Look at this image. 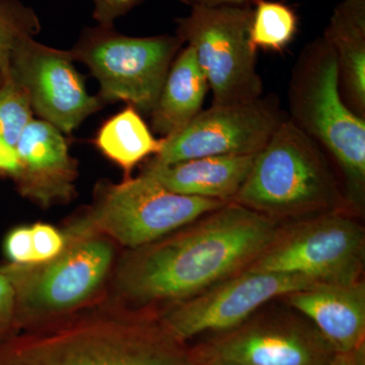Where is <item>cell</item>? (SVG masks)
Segmentation results:
<instances>
[{
    "label": "cell",
    "mask_w": 365,
    "mask_h": 365,
    "mask_svg": "<svg viewBox=\"0 0 365 365\" xmlns=\"http://www.w3.org/2000/svg\"><path fill=\"white\" fill-rule=\"evenodd\" d=\"M279 230L277 220L241 204L225 203L133 250L118 270V292L138 306L188 299L246 270Z\"/></svg>",
    "instance_id": "6da1fadb"
},
{
    "label": "cell",
    "mask_w": 365,
    "mask_h": 365,
    "mask_svg": "<svg viewBox=\"0 0 365 365\" xmlns=\"http://www.w3.org/2000/svg\"><path fill=\"white\" fill-rule=\"evenodd\" d=\"M0 365H194L160 316L109 307L21 329L0 341Z\"/></svg>",
    "instance_id": "7a4b0ae2"
},
{
    "label": "cell",
    "mask_w": 365,
    "mask_h": 365,
    "mask_svg": "<svg viewBox=\"0 0 365 365\" xmlns=\"http://www.w3.org/2000/svg\"><path fill=\"white\" fill-rule=\"evenodd\" d=\"M292 122L327 150L343 177L347 206L365 204V119L346 104L335 51L325 38L309 43L288 88Z\"/></svg>",
    "instance_id": "3957f363"
},
{
    "label": "cell",
    "mask_w": 365,
    "mask_h": 365,
    "mask_svg": "<svg viewBox=\"0 0 365 365\" xmlns=\"http://www.w3.org/2000/svg\"><path fill=\"white\" fill-rule=\"evenodd\" d=\"M232 202L277 222L347 206L321 146L290 119L279 125L257 153Z\"/></svg>",
    "instance_id": "277c9868"
},
{
    "label": "cell",
    "mask_w": 365,
    "mask_h": 365,
    "mask_svg": "<svg viewBox=\"0 0 365 365\" xmlns=\"http://www.w3.org/2000/svg\"><path fill=\"white\" fill-rule=\"evenodd\" d=\"M67 245L46 263L1 266L16 289L18 331L69 314L100 289L111 269L114 248L81 220L67 230Z\"/></svg>",
    "instance_id": "5b68a950"
},
{
    "label": "cell",
    "mask_w": 365,
    "mask_h": 365,
    "mask_svg": "<svg viewBox=\"0 0 365 365\" xmlns=\"http://www.w3.org/2000/svg\"><path fill=\"white\" fill-rule=\"evenodd\" d=\"M182 45L177 36L129 37L98 26L86 29L71 52L97 78L101 100L151 113Z\"/></svg>",
    "instance_id": "8992f818"
},
{
    "label": "cell",
    "mask_w": 365,
    "mask_h": 365,
    "mask_svg": "<svg viewBox=\"0 0 365 365\" xmlns=\"http://www.w3.org/2000/svg\"><path fill=\"white\" fill-rule=\"evenodd\" d=\"M253 9L247 6L191 7L177 20L176 36L193 48L212 91L213 106L239 105L262 97L257 49L250 40Z\"/></svg>",
    "instance_id": "52a82bcc"
},
{
    "label": "cell",
    "mask_w": 365,
    "mask_h": 365,
    "mask_svg": "<svg viewBox=\"0 0 365 365\" xmlns=\"http://www.w3.org/2000/svg\"><path fill=\"white\" fill-rule=\"evenodd\" d=\"M211 199L181 195L146 175L98 188L95 205L81 220L91 230L132 250L177 232L225 205Z\"/></svg>",
    "instance_id": "ba28073f"
},
{
    "label": "cell",
    "mask_w": 365,
    "mask_h": 365,
    "mask_svg": "<svg viewBox=\"0 0 365 365\" xmlns=\"http://www.w3.org/2000/svg\"><path fill=\"white\" fill-rule=\"evenodd\" d=\"M364 227L343 211L306 218L278 232L248 270L299 274L317 283L360 280L364 267Z\"/></svg>",
    "instance_id": "9c48e42d"
},
{
    "label": "cell",
    "mask_w": 365,
    "mask_h": 365,
    "mask_svg": "<svg viewBox=\"0 0 365 365\" xmlns=\"http://www.w3.org/2000/svg\"><path fill=\"white\" fill-rule=\"evenodd\" d=\"M316 284L319 283L299 274L246 269L195 297L176 302L160 318L176 339L186 343L203 333L232 330L266 302Z\"/></svg>",
    "instance_id": "30bf717a"
},
{
    "label": "cell",
    "mask_w": 365,
    "mask_h": 365,
    "mask_svg": "<svg viewBox=\"0 0 365 365\" xmlns=\"http://www.w3.org/2000/svg\"><path fill=\"white\" fill-rule=\"evenodd\" d=\"M272 98L239 105L211 106L185 128L163 138L153 162L170 165L203 157L257 155L284 121Z\"/></svg>",
    "instance_id": "8fae6325"
},
{
    "label": "cell",
    "mask_w": 365,
    "mask_h": 365,
    "mask_svg": "<svg viewBox=\"0 0 365 365\" xmlns=\"http://www.w3.org/2000/svg\"><path fill=\"white\" fill-rule=\"evenodd\" d=\"M71 50L25 38L11 53L9 69L30 97L33 112L63 134L71 133L101 109L102 100L86 90Z\"/></svg>",
    "instance_id": "7c38bea8"
},
{
    "label": "cell",
    "mask_w": 365,
    "mask_h": 365,
    "mask_svg": "<svg viewBox=\"0 0 365 365\" xmlns=\"http://www.w3.org/2000/svg\"><path fill=\"white\" fill-rule=\"evenodd\" d=\"M197 351L246 365H327L335 354L316 328L285 319L245 322Z\"/></svg>",
    "instance_id": "4fadbf2b"
},
{
    "label": "cell",
    "mask_w": 365,
    "mask_h": 365,
    "mask_svg": "<svg viewBox=\"0 0 365 365\" xmlns=\"http://www.w3.org/2000/svg\"><path fill=\"white\" fill-rule=\"evenodd\" d=\"M18 174L14 178L21 196L41 207L69 202L76 195V160L63 133L41 119H33L16 144Z\"/></svg>",
    "instance_id": "5bb4252c"
},
{
    "label": "cell",
    "mask_w": 365,
    "mask_h": 365,
    "mask_svg": "<svg viewBox=\"0 0 365 365\" xmlns=\"http://www.w3.org/2000/svg\"><path fill=\"white\" fill-rule=\"evenodd\" d=\"M288 304L309 319L335 353L364 345L365 285L319 283L287 295Z\"/></svg>",
    "instance_id": "9a60e30c"
},
{
    "label": "cell",
    "mask_w": 365,
    "mask_h": 365,
    "mask_svg": "<svg viewBox=\"0 0 365 365\" xmlns=\"http://www.w3.org/2000/svg\"><path fill=\"white\" fill-rule=\"evenodd\" d=\"M256 155H217L163 165L148 160L141 174L181 195L228 203L246 181Z\"/></svg>",
    "instance_id": "2e32d148"
},
{
    "label": "cell",
    "mask_w": 365,
    "mask_h": 365,
    "mask_svg": "<svg viewBox=\"0 0 365 365\" xmlns=\"http://www.w3.org/2000/svg\"><path fill=\"white\" fill-rule=\"evenodd\" d=\"M324 38L335 51L346 104L365 116V0H342Z\"/></svg>",
    "instance_id": "e0dca14e"
},
{
    "label": "cell",
    "mask_w": 365,
    "mask_h": 365,
    "mask_svg": "<svg viewBox=\"0 0 365 365\" xmlns=\"http://www.w3.org/2000/svg\"><path fill=\"white\" fill-rule=\"evenodd\" d=\"M209 90L193 48L186 46L173 61L155 108L153 131L167 138L181 131L202 111Z\"/></svg>",
    "instance_id": "ac0fdd59"
},
{
    "label": "cell",
    "mask_w": 365,
    "mask_h": 365,
    "mask_svg": "<svg viewBox=\"0 0 365 365\" xmlns=\"http://www.w3.org/2000/svg\"><path fill=\"white\" fill-rule=\"evenodd\" d=\"M95 143L106 158L123 170L125 179H128L137 165L160 153L163 138H155L139 112L128 106L102 125Z\"/></svg>",
    "instance_id": "d6986e66"
},
{
    "label": "cell",
    "mask_w": 365,
    "mask_h": 365,
    "mask_svg": "<svg viewBox=\"0 0 365 365\" xmlns=\"http://www.w3.org/2000/svg\"><path fill=\"white\" fill-rule=\"evenodd\" d=\"M250 40L257 50L282 52L294 39L299 18L287 4L268 0H255Z\"/></svg>",
    "instance_id": "ffe728a7"
},
{
    "label": "cell",
    "mask_w": 365,
    "mask_h": 365,
    "mask_svg": "<svg viewBox=\"0 0 365 365\" xmlns=\"http://www.w3.org/2000/svg\"><path fill=\"white\" fill-rule=\"evenodd\" d=\"M0 72V139L16 148L21 133L34 119L32 105L28 91L9 67Z\"/></svg>",
    "instance_id": "44dd1931"
},
{
    "label": "cell",
    "mask_w": 365,
    "mask_h": 365,
    "mask_svg": "<svg viewBox=\"0 0 365 365\" xmlns=\"http://www.w3.org/2000/svg\"><path fill=\"white\" fill-rule=\"evenodd\" d=\"M40 31V19L32 7L20 0H0V71L9 67L16 46Z\"/></svg>",
    "instance_id": "7402d4cb"
},
{
    "label": "cell",
    "mask_w": 365,
    "mask_h": 365,
    "mask_svg": "<svg viewBox=\"0 0 365 365\" xmlns=\"http://www.w3.org/2000/svg\"><path fill=\"white\" fill-rule=\"evenodd\" d=\"M31 230L36 264L51 261L66 249V234H62L52 225L36 223L31 227Z\"/></svg>",
    "instance_id": "603a6c76"
},
{
    "label": "cell",
    "mask_w": 365,
    "mask_h": 365,
    "mask_svg": "<svg viewBox=\"0 0 365 365\" xmlns=\"http://www.w3.org/2000/svg\"><path fill=\"white\" fill-rule=\"evenodd\" d=\"M4 251L11 265H35L31 227L24 225L11 230L4 239Z\"/></svg>",
    "instance_id": "cb8c5ba5"
},
{
    "label": "cell",
    "mask_w": 365,
    "mask_h": 365,
    "mask_svg": "<svg viewBox=\"0 0 365 365\" xmlns=\"http://www.w3.org/2000/svg\"><path fill=\"white\" fill-rule=\"evenodd\" d=\"M18 332L16 289L6 273L0 270V341Z\"/></svg>",
    "instance_id": "d4e9b609"
},
{
    "label": "cell",
    "mask_w": 365,
    "mask_h": 365,
    "mask_svg": "<svg viewBox=\"0 0 365 365\" xmlns=\"http://www.w3.org/2000/svg\"><path fill=\"white\" fill-rule=\"evenodd\" d=\"M143 0H93V16L98 26H114L118 19L138 6Z\"/></svg>",
    "instance_id": "484cf974"
},
{
    "label": "cell",
    "mask_w": 365,
    "mask_h": 365,
    "mask_svg": "<svg viewBox=\"0 0 365 365\" xmlns=\"http://www.w3.org/2000/svg\"><path fill=\"white\" fill-rule=\"evenodd\" d=\"M20 168L16 148L0 139V177L14 178L16 176Z\"/></svg>",
    "instance_id": "4316f807"
},
{
    "label": "cell",
    "mask_w": 365,
    "mask_h": 365,
    "mask_svg": "<svg viewBox=\"0 0 365 365\" xmlns=\"http://www.w3.org/2000/svg\"><path fill=\"white\" fill-rule=\"evenodd\" d=\"M327 365H365L364 345L353 351L335 353Z\"/></svg>",
    "instance_id": "83f0119b"
},
{
    "label": "cell",
    "mask_w": 365,
    "mask_h": 365,
    "mask_svg": "<svg viewBox=\"0 0 365 365\" xmlns=\"http://www.w3.org/2000/svg\"><path fill=\"white\" fill-rule=\"evenodd\" d=\"M190 7H215L222 6H247L255 0H180Z\"/></svg>",
    "instance_id": "f1b7e54d"
},
{
    "label": "cell",
    "mask_w": 365,
    "mask_h": 365,
    "mask_svg": "<svg viewBox=\"0 0 365 365\" xmlns=\"http://www.w3.org/2000/svg\"><path fill=\"white\" fill-rule=\"evenodd\" d=\"M192 352H193L194 365H246L232 361V360L218 359V357L205 355L203 353L197 351V350H194Z\"/></svg>",
    "instance_id": "f546056e"
},
{
    "label": "cell",
    "mask_w": 365,
    "mask_h": 365,
    "mask_svg": "<svg viewBox=\"0 0 365 365\" xmlns=\"http://www.w3.org/2000/svg\"><path fill=\"white\" fill-rule=\"evenodd\" d=\"M0 81H1V72H0Z\"/></svg>",
    "instance_id": "4dcf8cb0"
}]
</instances>
